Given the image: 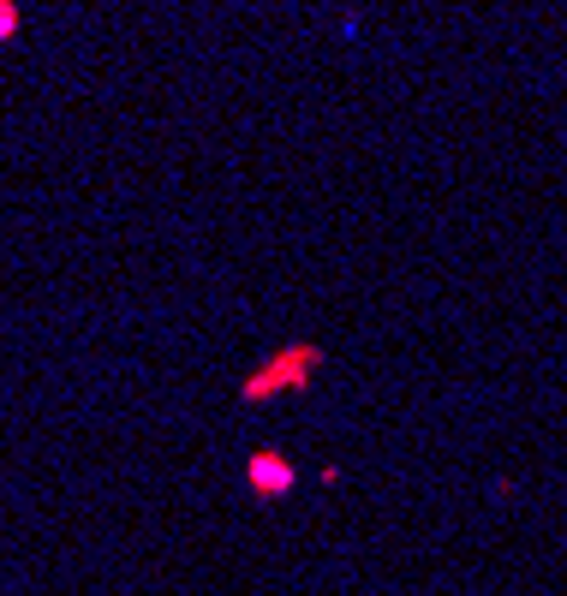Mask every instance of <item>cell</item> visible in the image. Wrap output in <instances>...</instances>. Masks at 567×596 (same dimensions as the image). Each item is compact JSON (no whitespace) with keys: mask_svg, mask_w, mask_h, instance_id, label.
<instances>
[{"mask_svg":"<svg viewBox=\"0 0 567 596\" xmlns=\"http://www.w3.org/2000/svg\"><path fill=\"white\" fill-rule=\"evenodd\" d=\"M12 31H19V12H12L7 0H0V36H12Z\"/></svg>","mask_w":567,"mask_h":596,"instance_id":"cell-1","label":"cell"}]
</instances>
